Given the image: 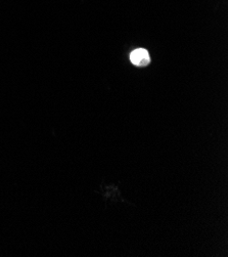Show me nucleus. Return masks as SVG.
Returning <instances> with one entry per match:
<instances>
[{
  "label": "nucleus",
  "mask_w": 228,
  "mask_h": 257,
  "mask_svg": "<svg viewBox=\"0 0 228 257\" xmlns=\"http://www.w3.org/2000/svg\"><path fill=\"white\" fill-rule=\"evenodd\" d=\"M130 60L132 64L138 67H145L150 63V58L148 51L144 48L135 49L130 55Z\"/></svg>",
  "instance_id": "nucleus-1"
}]
</instances>
